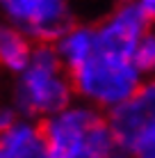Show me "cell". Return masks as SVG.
Returning a JSON list of instances; mask_svg holds the SVG:
<instances>
[{
  "label": "cell",
  "mask_w": 155,
  "mask_h": 158,
  "mask_svg": "<svg viewBox=\"0 0 155 158\" xmlns=\"http://www.w3.org/2000/svg\"><path fill=\"white\" fill-rule=\"evenodd\" d=\"M141 14L146 16V21L151 23V28H155V0H137Z\"/></svg>",
  "instance_id": "obj_12"
},
{
  "label": "cell",
  "mask_w": 155,
  "mask_h": 158,
  "mask_svg": "<svg viewBox=\"0 0 155 158\" xmlns=\"http://www.w3.org/2000/svg\"><path fill=\"white\" fill-rule=\"evenodd\" d=\"M0 12L16 30L39 41V46L60 44L78 28L66 0H0Z\"/></svg>",
  "instance_id": "obj_5"
},
{
  "label": "cell",
  "mask_w": 155,
  "mask_h": 158,
  "mask_svg": "<svg viewBox=\"0 0 155 158\" xmlns=\"http://www.w3.org/2000/svg\"><path fill=\"white\" fill-rule=\"evenodd\" d=\"M73 92L103 108H116L126 103L144 85V76L132 62H116L91 53L82 64L68 69Z\"/></svg>",
  "instance_id": "obj_3"
},
{
  "label": "cell",
  "mask_w": 155,
  "mask_h": 158,
  "mask_svg": "<svg viewBox=\"0 0 155 158\" xmlns=\"http://www.w3.org/2000/svg\"><path fill=\"white\" fill-rule=\"evenodd\" d=\"M119 151L126 158H155V78L107 115Z\"/></svg>",
  "instance_id": "obj_4"
},
{
  "label": "cell",
  "mask_w": 155,
  "mask_h": 158,
  "mask_svg": "<svg viewBox=\"0 0 155 158\" xmlns=\"http://www.w3.org/2000/svg\"><path fill=\"white\" fill-rule=\"evenodd\" d=\"M132 64L141 76H148V80L155 76V28H151L141 37V41L137 44Z\"/></svg>",
  "instance_id": "obj_10"
},
{
  "label": "cell",
  "mask_w": 155,
  "mask_h": 158,
  "mask_svg": "<svg viewBox=\"0 0 155 158\" xmlns=\"http://www.w3.org/2000/svg\"><path fill=\"white\" fill-rule=\"evenodd\" d=\"M46 158H126L119 151L107 117L91 108H71L37 124Z\"/></svg>",
  "instance_id": "obj_1"
},
{
  "label": "cell",
  "mask_w": 155,
  "mask_h": 158,
  "mask_svg": "<svg viewBox=\"0 0 155 158\" xmlns=\"http://www.w3.org/2000/svg\"><path fill=\"white\" fill-rule=\"evenodd\" d=\"M0 158H46L44 140L37 126L16 124L0 135Z\"/></svg>",
  "instance_id": "obj_7"
},
{
  "label": "cell",
  "mask_w": 155,
  "mask_h": 158,
  "mask_svg": "<svg viewBox=\"0 0 155 158\" xmlns=\"http://www.w3.org/2000/svg\"><path fill=\"white\" fill-rule=\"evenodd\" d=\"M121 2H132V0H116V5H121Z\"/></svg>",
  "instance_id": "obj_13"
},
{
  "label": "cell",
  "mask_w": 155,
  "mask_h": 158,
  "mask_svg": "<svg viewBox=\"0 0 155 158\" xmlns=\"http://www.w3.org/2000/svg\"><path fill=\"white\" fill-rule=\"evenodd\" d=\"M71 94L73 85L57 48L37 46L30 67L21 73L16 83V108L28 117L48 119L66 110Z\"/></svg>",
  "instance_id": "obj_2"
},
{
  "label": "cell",
  "mask_w": 155,
  "mask_h": 158,
  "mask_svg": "<svg viewBox=\"0 0 155 158\" xmlns=\"http://www.w3.org/2000/svg\"><path fill=\"white\" fill-rule=\"evenodd\" d=\"M16 124H18L16 110H12V108H0V135L7 133L9 128H14Z\"/></svg>",
  "instance_id": "obj_11"
},
{
  "label": "cell",
  "mask_w": 155,
  "mask_h": 158,
  "mask_svg": "<svg viewBox=\"0 0 155 158\" xmlns=\"http://www.w3.org/2000/svg\"><path fill=\"white\" fill-rule=\"evenodd\" d=\"M148 30L151 23L141 14L137 0L121 2L94 28V53L116 62H132L137 44Z\"/></svg>",
  "instance_id": "obj_6"
},
{
  "label": "cell",
  "mask_w": 155,
  "mask_h": 158,
  "mask_svg": "<svg viewBox=\"0 0 155 158\" xmlns=\"http://www.w3.org/2000/svg\"><path fill=\"white\" fill-rule=\"evenodd\" d=\"M57 53H60L62 62L66 64V71L68 69H76L78 64H82L94 53V28L78 25L76 30L68 32L57 44Z\"/></svg>",
  "instance_id": "obj_9"
},
{
  "label": "cell",
  "mask_w": 155,
  "mask_h": 158,
  "mask_svg": "<svg viewBox=\"0 0 155 158\" xmlns=\"http://www.w3.org/2000/svg\"><path fill=\"white\" fill-rule=\"evenodd\" d=\"M30 39L14 25L0 23V67L14 73H23L32 62Z\"/></svg>",
  "instance_id": "obj_8"
}]
</instances>
